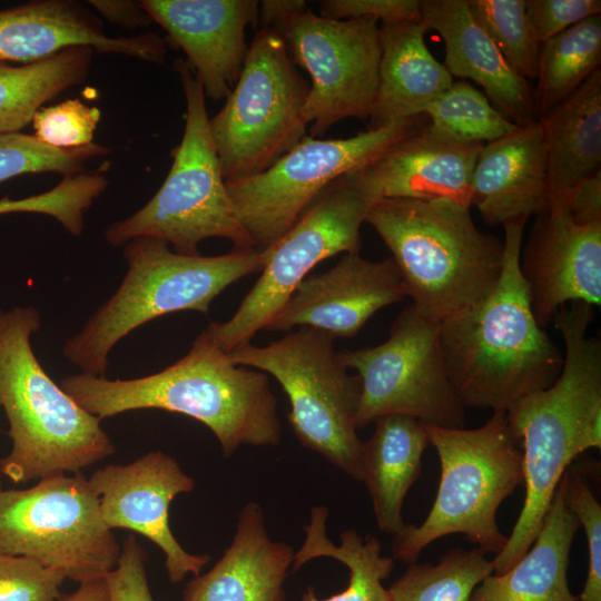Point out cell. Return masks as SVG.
I'll use <instances>...</instances> for the list:
<instances>
[{
	"label": "cell",
	"mask_w": 601,
	"mask_h": 601,
	"mask_svg": "<svg viewBox=\"0 0 601 601\" xmlns=\"http://www.w3.org/2000/svg\"><path fill=\"white\" fill-rule=\"evenodd\" d=\"M594 307L562 306L552 323L563 339V366L548 388L530 394L505 413L522 453L525 495L493 571L510 570L535 540L554 492L572 461L601 447V342L589 334Z\"/></svg>",
	"instance_id": "6da1fadb"
},
{
	"label": "cell",
	"mask_w": 601,
	"mask_h": 601,
	"mask_svg": "<svg viewBox=\"0 0 601 601\" xmlns=\"http://www.w3.org/2000/svg\"><path fill=\"white\" fill-rule=\"evenodd\" d=\"M60 386L100 421L146 408L195 418L213 432L225 457L242 445L280 442L277 402L267 374L236 365L206 329L185 356L157 373L131 380L80 373L65 377Z\"/></svg>",
	"instance_id": "7a4b0ae2"
},
{
	"label": "cell",
	"mask_w": 601,
	"mask_h": 601,
	"mask_svg": "<svg viewBox=\"0 0 601 601\" xmlns=\"http://www.w3.org/2000/svg\"><path fill=\"white\" fill-rule=\"evenodd\" d=\"M526 220L503 225V267L492 292L440 323L446 372L465 407L506 412L550 387L563 366V353L539 324L520 272Z\"/></svg>",
	"instance_id": "3957f363"
},
{
	"label": "cell",
	"mask_w": 601,
	"mask_h": 601,
	"mask_svg": "<svg viewBox=\"0 0 601 601\" xmlns=\"http://www.w3.org/2000/svg\"><path fill=\"white\" fill-rule=\"evenodd\" d=\"M365 223L392 253L411 305L430 321L441 323L475 306L501 276L503 239L481 231L471 207L382 197Z\"/></svg>",
	"instance_id": "277c9868"
},
{
	"label": "cell",
	"mask_w": 601,
	"mask_h": 601,
	"mask_svg": "<svg viewBox=\"0 0 601 601\" xmlns=\"http://www.w3.org/2000/svg\"><path fill=\"white\" fill-rule=\"evenodd\" d=\"M40 324L32 306L0 312V407L11 440L0 470L16 484L78 473L115 452L101 421L57 385L37 359L31 336Z\"/></svg>",
	"instance_id": "5b68a950"
},
{
	"label": "cell",
	"mask_w": 601,
	"mask_h": 601,
	"mask_svg": "<svg viewBox=\"0 0 601 601\" xmlns=\"http://www.w3.org/2000/svg\"><path fill=\"white\" fill-rule=\"evenodd\" d=\"M124 256L128 269L115 294L65 343V357L83 374L105 376L115 345L151 319L180 311L208 314L225 288L264 269L269 249L184 255L162 240L139 237L126 244Z\"/></svg>",
	"instance_id": "8992f818"
},
{
	"label": "cell",
	"mask_w": 601,
	"mask_h": 601,
	"mask_svg": "<svg viewBox=\"0 0 601 601\" xmlns=\"http://www.w3.org/2000/svg\"><path fill=\"white\" fill-rule=\"evenodd\" d=\"M426 430L441 463L437 493L420 525L405 524L394 535L393 559L416 562L424 548L450 534H463L485 553L499 554L508 536L499 529L497 510L523 483L522 453L506 413L492 412L476 428Z\"/></svg>",
	"instance_id": "52a82bcc"
},
{
	"label": "cell",
	"mask_w": 601,
	"mask_h": 601,
	"mask_svg": "<svg viewBox=\"0 0 601 601\" xmlns=\"http://www.w3.org/2000/svg\"><path fill=\"white\" fill-rule=\"evenodd\" d=\"M185 100V129L173 149L171 168L158 191L131 216L105 231L112 246L139 238H156L173 245L176 253L198 255L207 238H225L234 249L253 248L223 177L209 128L204 88L195 72L178 60Z\"/></svg>",
	"instance_id": "ba28073f"
},
{
	"label": "cell",
	"mask_w": 601,
	"mask_h": 601,
	"mask_svg": "<svg viewBox=\"0 0 601 601\" xmlns=\"http://www.w3.org/2000/svg\"><path fill=\"white\" fill-rule=\"evenodd\" d=\"M334 339L324 331L298 327L268 345L247 343L228 354L236 365L276 378L288 397L287 420L302 445L362 481L363 442L356 427L361 381L341 363Z\"/></svg>",
	"instance_id": "9c48e42d"
},
{
	"label": "cell",
	"mask_w": 601,
	"mask_h": 601,
	"mask_svg": "<svg viewBox=\"0 0 601 601\" xmlns=\"http://www.w3.org/2000/svg\"><path fill=\"white\" fill-rule=\"evenodd\" d=\"M380 198L371 166L332 181L269 247L266 266L235 314L206 327L216 343L228 353L250 343L317 264L339 253H359L361 227Z\"/></svg>",
	"instance_id": "30bf717a"
},
{
	"label": "cell",
	"mask_w": 601,
	"mask_h": 601,
	"mask_svg": "<svg viewBox=\"0 0 601 601\" xmlns=\"http://www.w3.org/2000/svg\"><path fill=\"white\" fill-rule=\"evenodd\" d=\"M308 91L282 36L258 29L235 87L209 118L225 181L260 174L306 136L303 109Z\"/></svg>",
	"instance_id": "8fae6325"
},
{
	"label": "cell",
	"mask_w": 601,
	"mask_h": 601,
	"mask_svg": "<svg viewBox=\"0 0 601 601\" xmlns=\"http://www.w3.org/2000/svg\"><path fill=\"white\" fill-rule=\"evenodd\" d=\"M121 544L104 522L99 500L81 472L0 491V552L62 571L79 584L105 579Z\"/></svg>",
	"instance_id": "7c38bea8"
},
{
	"label": "cell",
	"mask_w": 601,
	"mask_h": 601,
	"mask_svg": "<svg viewBox=\"0 0 601 601\" xmlns=\"http://www.w3.org/2000/svg\"><path fill=\"white\" fill-rule=\"evenodd\" d=\"M423 125L422 116H415L348 138L306 135L260 174L226 181L253 248L273 246L332 181L373 165Z\"/></svg>",
	"instance_id": "4fadbf2b"
},
{
	"label": "cell",
	"mask_w": 601,
	"mask_h": 601,
	"mask_svg": "<svg viewBox=\"0 0 601 601\" xmlns=\"http://www.w3.org/2000/svg\"><path fill=\"white\" fill-rule=\"evenodd\" d=\"M440 323L421 316L410 304L393 322L385 342L338 353L357 372L361 398L356 427L390 414H403L430 426L465 427L466 407L455 392L443 361Z\"/></svg>",
	"instance_id": "5bb4252c"
},
{
	"label": "cell",
	"mask_w": 601,
	"mask_h": 601,
	"mask_svg": "<svg viewBox=\"0 0 601 601\" xmlns=\"http://www.w3.org/2000/svg\"><path fill=\"white\" fill-rule=\"evenodd\" d=\"M380 28L375 19L333 20L308 9L274 29L294 65L311 76L303 109L311 137L321 138L345 118L368 119L378 83Z\"/></svg>",
	"instance_id": "9a60e30c"
},
{
	"label": "cell",
	"mask_w": 601,
	"mask_h": 601,
	"mask_svg": "<svg viewBox=\"0 0 601 601\" xmlns=\"http://www.w3.org/2000/svg\"><path fill=\"white\" fill-rule=\"evenodd\" d=\"M98 496L105 524L134 531L165 555L171 583L199 575L210 558L187 552L169 526V506L181 493L191 492L195 481L179 463L162 451H151L128 464H108L88 479Z\"/></svg>",
	"instance_id": "2e32d148"
},
{
	"label": "cell",
	"mask_w": 601,
	"mask_h": 601,
	"mask_svg": "<svg viewBox=\"0 0 601 601\" xmlns=\"http://www.w3.org/2000/svg\"><path fill=\"white\" fill-rule=\"evenodd\" d=\"M520 272L544 328L564 305H601V220L577 218L561 201L535 215L520 252Z\"/></svg>",
	"instance_id": "e0dca14e"
},
{
	"label": "cell",
	"mask_w": 601,
	"mask_h": 601,
	"mask_svg": "<svg viewBox=\"0 0 601 601\" xmlns=\"http://www.w3.org/2000/svg\"><path fill=\"white\" fill-rule=\"evenodd\" d=\"M406 297L392 257L373 262L344 254L331 269L308 275L265 329L313 327L336 337H353L380 309Z\"/></svg>",
	"instance_id": "ac0fdd59"
},
{
	"label": "cell",
	"mask_w": 601,
	"mask_h": 601,
	"mask_svg": "<svg viewBox=\"0 0 601 601\" xmlns=\"http://www.w3.org/2000/svg\"><path fill=\"white\" fill-rule=\"evenodd\" d=\"M141 8L183 49L205 96L217 101L235 87L246 55L245 30L258 24L255 0H141Z\"/></svg>",
	"instance_id": "d6986e66"
},
{
	"label": "cell",
	"mask_w": 601,
	"mask_h": 601,
	"mask_svg": "<svg viewBox=\"0 0 601 601\" xmlns=\"http://www.w3.org/2000/svg\"><path fill=\"white\" fill-rule=\"evenodd\" d=\"M70 47L157 63L166 57L158 35L109 37L101 20L77 1L38 0L0 10V62L33 63Z\"/></svg>",
	"instance_id": "ffe728a7"
},
{
	"label": "cell",
	"mask_w": 601,
	"mask_h": 601,
	"mask_svg": "<svg viewBox=\"0 0 601 601\" xmlns=\"http://www.w3.org/2000/svg\"><path fill=\"white\" fill-rule=\"evenodd\" d=\"M421 21L444 42V67L452 77L481 86L490 102L509 121L528 127L539 121L534 92L505 60L473 17L467 0H423Z\"/></svg>",
	"instance_id": "44dd1931"
},
{
	"label": "cell",
	"mask_w": 601,
	"mask_h": 601,
	"mask_svg": "<svg viewBox=\"0 0 601 601\" xmlns=\"http://www.w3.org/2000/svg\"><path fill=\"white\" fill-rule=\"evenodd\" d=\"M544 142L539 121L483 145L472 174L471 206L489 225L529 219L549 207Z\"/></svg>",
	"instance_id": "7402d4cb"
},
{
	"label": "cell",
	"mask_w": 601,
	"mask_h": 601,
	"mask_svg": "<svg viewBox=\"0 0 601 601\" xmlns=\"http://www.w3.org/2000/svg\"><path fill=\"white\" fill-rule=\"evenodd\" d=\"M294 555L292 545L269 538L260 505L248 502L230 545L209 571L186 584L181 601H286Z\"/></svg>",
	"instance_id": "603a6c76"
},
{
	"label": "cell",
	"mask_w": 601,
	"mask_h": 601,
	"mask_svg": "<svg viewBox=\"0 0 601 601\" xmlns=\"http://www.w3.org/2000/svg\"><path fill=\"white\" fill-rule=\"evenodd\" d=\"M482 147L453 140L424 124L371 167L384 198L447 199L472 207V174Z\"/></svg>",
	"instance_id": "cb8c5ba5"
},
{
	"label": "cell",
	"mask_w": 601,
	"mask_h": 601,
	"mask_svg": "<svg viewBox=\"0 0 601 601\" xmlns=\"http://www.w3.org/2000/svg\"><path fill=\"white\" fill-rule=\"evenodd\" d=\"M421 20L380 28L378 83L368 130L423 116L424 109L452 83L453 77L425 43Z\"/></svg>",
	"instance_id": "d4e9b609"
},
{
	"label": "cell",
	"mask_w": 601,
	"mask_h": 601,
	"mask_svg": "<svg viewBox=\"0 0 601 601\" xmlns=\"http://www.w3.org/2000/svg\"><path fill=\"white\" fill-rule=\"evenodd\" d=\"M579 526L562 476L530 549L506 572L485 578L471 601H577L569 588L568 569Z\"/></svg>",
	"instance_id": "484cf974"
},
{
	"label": "cell",
	"mask_w": 601,
	"mask_h": 601,
	"mask_svg": "<svg viewBox=\"0 0 601 601\" xmlns=\"http://www.w3.org/2000/svg\"><path fill=\"white\" fill-rule=\"evenodd\" d=\"M375 423L372 436L362 445V481L378 529L394 536L405 526L403 503L420 476L422 456L431 443L426 425L415 417L390 414Z\"/></svg>",
	"instance_id": "4316f807"
},
{
	"label": "cell",
	"mask_w": 601,
	"mask_h": 601,
	"mask_svg": "<svg viewBox=\"0 0 601 601\" xmlns=\"http://www.w3.org/2000/svg\"><path fill=\"white\" fill-rule=\"evenodd\" d=\"M539 125L551 201L601 170V69L540 117Z\"/></svg>",
	"instance_id": "83f0119b"
},
{
	"label": "cell",
	"mask_w": 601,
	"mask_h": 601,
	"mask_svg": "<svg viewBox=\"0 0 601 601\" xmlns=\"http://www.w3.org/2000/svg\"><path fill=\"white\" fill-rule=\"evenodd\" d=\"M327 518L328 510L323 505L311 510L304 526L305 540L295 552L292 572L313 559L332 558L347 566L348 584L327 599L317 598L314 587L308 585L299 601H391L383 581L393 571L394 559L382 555L381 542L375 536L368 534L363 539L355 530L343 531L339 545H335L326 535Z\"/></svg>",
	"instance_id": "f1b7e54d"
},
{
	"label": "cell",
	"mask_w": 601,
	"mask_h": 601,
	"mask_svg": "<svg viewBox=\"0 0 601 601\" xmlns=\"http://www.w3.org/2000/svg\"><path fill=\"white\" fill-rule=\"evenodd\" d=\"M93 51L70 47L33 63L14 67L0 62V132H19L42 104L81 83Z\"/></svg>",
	"instance_id": "f546056e"
},
{
	"label": "cell",
	"mask_w": 601,
	"mask_h": 601,
	"mask_svg": "<svg viewBox=\"0 0 601 601\" xmlns=\"http://www.w3.org/2000/svg\"><path fill=\"white\" fill-rule=\"evenodd\" d=\"M601 62V14L590 17L541 45L536 87L539 118L578 90Z\"/></svg>",
	"instance_id": "4dcf8cb0"
},
{
	"label": "cell",
	"mask_w": 601,
	"mask_h": 601,
	"mask_svg": "<svg viewBox=\"0 0 601 601\" xmlns=\"http://www.w3.org/2000/svg\"><path fill=\"white\" fill-rule=\"evenodd\" d=\"M481 549H452L439 563L413 562L387 590L391 601H471L475 588L493 574Z\"/></svg>",
	"instance_id": "1f68e13d"
},
{
	"label": "cell",
	"mask_w": 601,
	"mask_h": 601,
	"mask_svg": "<svg viewBox=\"0 0 601 601\" xmlns=\"http://www.w3.org/2000/svg\"><path fill=\"white\" fill-rule=\"evenodd\" d=\"M423 116L431 119L428 125L434 130L467 144L485 145L520 128L467 81H453L424 109Z\"/></svg>",
	"instance_id": "d6a6232c"
},
{
	"label": "cell",
	"mask_w": 601,
	"mask_h": 601,
	"mask_svg": "<svg viewBox=\"0 0 601 601\" xmlns=\"http://www.w3.org/2000/svg\"><path fill=\"white\" fill-rule=\"evenodd\" d=\"M469 8L509 65L529 82L536 79L541 50L524 0H467Z\"/></svg>",
	"instance_id": "836d02e7"
},
{
	"label": "cell",
	"mask_w": 601,
	"mask_h": 601,
	"mask_svg": "<svg viewBox=\"0 0 601 601\" xmlns=\"http://www.w3.org/2000/svg\"><path fill=\"white\" fill-rule=\"evenodd\" d=\"M99 144L73 149H57L39 141L33 135L0 132V183L24 174L55 171L66 177L81 171L86 161L108 154Z\"/></svg>",
	"instance_id": "e575fe53"
},
{
	"label": "cell",
	"mask_w": 601,
	"mask_h": 601,
	"mask_svg": "<svg viewBox=\"0 0 601 601\" xmlns=\"http://www.w3.org/2000/svg\"><path fill=\"white\" fill-rule=\"evenodd\" d=\"M101 112L79 99L40 108L33 116L35 137L57 149H73L92 144Z\"/></svg>",
	"instance_id": "d590c367"
},
{
	"label": "cell",
	"mask_w": 601,
	"mask_h": 601,
	"mask_svg": "<svg viewBox=\"0 0 601 601\" xmlns=\"http://www.w3.org/2000/svg\"><path fill=\"white\" fill-rule=\"evenodd\" d=\"M563 479L569 506L588 544V573L577 601H601V505L581 472L568 469Z\"/></svg>",
	"instance_id": "8d00e7d4"
},
{
	"label": "cell",
	"mask_w": 601,
	"mask_h": 601,
	"mask_svg": "<svg viewBox=\"0 0 601 601\" xmlns=\"http://www.w3.org/2000/svg\"><path fill=\"white\" fill-rule=\"evenodd\" d=\"M66 579L60 570L0 552V601H60Z\"/></svg>",
	"instance_id": "74e56055"
},
{
	"label": "cell",
	"mask_w": 601,
	"mask_h": 601,
	"mask_svg": "<svg viewBox=\"0 0 601 601\" xmlns=\"http://www.w3.org/2000/svg\"><path fill=\"white\" fill-rule=\"evenodd\" d=\"M145 562L144 548L129 534L121 543L116 566L105 577L108 601H154Z\"/></svg>",
	"instance_id": "f35d334b"
},
{
	"label": "cell",
	"mask_w": 601,
	"mask_h": 601,
	"mask_svg": "<svg viewBox=\"0 0 601 601\" xmlns=\"http://www.w3.org/2000/svg\"><path fill=\"white\" fill-rule=\"evenodd\" d=\"M318 8L327 19L371 18L382 27L421 20V0H322Z\"/></svg>",
	"instance_id": "ab89813d"
},
{
	"label": "cell",
	"mask_w": 601,
	"mask_h": 601,
	"mask_svg": "<svg viewBox=\"0 0 601 601\" xmlns=\"http://www.w3.org/2000/svg\"><path fill=\"white\" fill-rule=\"evenodd\" d=\"M534 32L541 42L577 23L601 14L600 0H524Z\"/></svg>",
	"instance_id": "60d3db41"
},
{
	"label": "cell",
	"mask_w": 601,
	"mask_h": 601,
	"mask_svg": "<svg viewBox=\"0 0 601 601\" xmlns=\"http://www.w3.org/2000/svg\"><path fill=\"white\" fill-rule=\"evenodd\" d=\"M561 201L577 218L585 221L601 219V170L574 185L551 201Z\"/></svg>",
	"instance_id": "b9f144b4"
},
{
	"label": "cell",
	"mask_w": 601,
	"mask_h": 601,
	"mask_svg": "<svg viewBox=\"0 0 601 601\" xmlns=\"http://www.w3.org/2000/svg\"><path fill=\"white\" fill-rule=\"evenodd\" d=\"M108 21L124 28L146 27L152 20L139 1H89Z\"/></svg>",
	"instance_id": "7bdbcfd3"
},
{
	"label": "cell",
	"mask_w": 601,
	"mask_h": 601,
	"mask_svg": "<svg viewBox=\"0 0 601 601\" xmlns=\"http://www.w3.org/2000/svg\"><path fill=\"white\" fill-rule=\"evenodd\" d=\"M308 10L304 0L259 1L258 24L260 28L276 29L287 18Z\"/></svg>",
	"instance_id": "ee69618b"
},
{
	"label": "cell",
	"mask_w": 601,
	"mask_h": 601,
	"mask_svg": "<svg viewBox=\"0 0 601 601\" xmlns=\"http://www.w3.org/2000/svg\"><path fill=\"white\" fill-rule=\"evenodd\" d=\"M60 601H108V589L105 579L79 584L71 594L61 597Z\"/></svg>",
	"instance_id": "f6af8a7d"
},
{
	"label": "cell",
	"mask_w": 601,
	"mask_h": 601,
	"mask_svg": "<svg viewBox=\"0 0 601 601\" xmlns=\"http://www.w3.org/2000/svg\"><path fill=\"white\" fill-rule=\"evenodd\" d=\"M2 473H1V470H0V491L2 490Z\"/></svg>",
	"instance_id": "bcb514c9"
}]
</instances>
